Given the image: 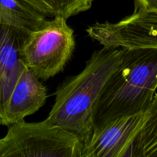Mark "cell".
I'll list each match as a JSON object with an SVG mask.
<instances>
[{
    "label": "cell",
    "instance_id": "cell-1",
    "mask_svg": "<svg viewBox=\"0 0 157 157\" xmlns=\"http://www.w3.org/2000/svg\"><path fill=\"white\" fill-rule=\"evenodd\" d=\"M123 48H106L95 51L78 75L69 77L57 87L55 101L47 119L72 132L83 143L94 129V115L102 90L117 68Z\"/></svg>",
    "mask_w": 157,
    "mask_h": 157
},
{
    "label": "cell",
    "instance_id": "cell-2",
    "mask_svg": "<svg viewBox=\"0 0 157 157\" xmlns=\"http://www.w3.org/2000/svg\"><path fill=\"white\" fill-rule=\"evenodd\" d=\"M157 90V49L123 48L119 64L103 87L94 128L115 118L146 111Z\"/></svg>",
    "mask_w": 157,
    "mask_h": 157
},
{
    "label": "cell",
    "instance_id": "cell-3",
    "mask_svg": "<svg viewBox=\"0 0 157 157\" xmlns=\"http://www.w3.org/2000/svg\"><path fill=\"white\" fill-rule=\"evenodd\" d=\"M83 142L72 132L46 118L8 126L0 138V157H81Z\"/></svg>",
    "mask_w": 157,
    "mask_h": 157
},
{
    "label": "cell",
    "instance_id": "cell-4",
    "mask_svg": "<svg viewBox=\"0 0 157 157\" xmlns=\"http://www.w3.org/2000/svg\"><path fill=\"white\" fill-rule=\"evenodd\" d=\"M67 19L57 15L31 31L22 48L24 64L40 80L62 71L75 49L73 29Z\"/></svg>",
    "mask_w": 157,
    "mask_h": 157
},
{
    "label": "cell",
    "instance_id": "cell-5",
    "mask_svg": "<svg viewBox=\"0 0 157 157\" xmlns=\"http://www.w3.org/2000/svg\"><path fill=\"white\" fill-rule=\"evenodd\" d=\"M86 33L106 48L157 49V11H134L115 22H96Z\"/></svg>",
    "mask_w": 157,
    "mask_h": 157
},
{
    "label": "cell",
    "instance_id": "cell-6",
    "mask_svg": "<svg viewBox=\"0 0 157 157\" xmlns=\"http://www.w3.org/2000/svg\"><path fill=\"white\" fill-rule=\"evenodd\" d=\"M146 117V111L115 118L93 129L81 157H127Z\"/></svg>",
    "mask_w": 157,
    "mask_h": 157
},
{
    "label": "cell",
    "instance_id": "cell-7",
    "mask_svg": "<svg viewBox=\"0 0 157 157\" xmlns=\"http://www.w3.org/2000/svg\"><path fill=\"white\" fill-rule=\"evenodd\" d=\"M31 31L0 24V125H5V111L12 90L26 67L22 48Z\"/></svg>",
    "mask_w": 157,
    "mask_h": 157
},
{
    "label": "cell",
    "instance_id": "cell-8",
    "mask_svg": "<svg viewBox=\"0 0 157 157\" xmlns=\"http://www.w3.org/2000/svg\"><path fill=\"white\" fill-rule=\"evenodd\" d=\"M48 98L46 87L25 67L17 80L5 111V125L24 121L44 106Z\"/></svg>",
    "mask_w": 157,
    "mask_h": 157
},
{
    "label": "cell",
    "instance_id": "cell-9",
    "mask_svg": "<svg viewBox=\"0 0 157 157\" xmlns=\"http://www.w3.org/2000/svg\"><path fill=\"white\" fill-rule=\"evenodd\" d=\"M46 17L21 0H0V24L29 31L41 27Z\"/></svg>",
    "mask_w": 157,
    "mask_h": 157
},
{
    "label": "cell",
    "instance_id": "cell-10",
    "mask_svg": "<svg viewBox=\"0 0 157 157\" xmlns=\"http://www.w3.org/2000/svg\"><path fill=\"white\" fill-rule=\"evenodd\" d=\"M127 157H157V92L141 130L132 142Z\"/></svg>",
    "mask_w": 157,
    "mask_h": 157
},
{
    "label": "cell",
    "instance_id": "cell-11",
    "mask_svg": "<svg viewBox=\"0 0 157 157\" xmlns=\"http://www.w3.org/2000/svg\"><path fill=\"white\" fill-rule=\"evenodd\" d=\"M45 17L61 15L60 0H21Z\"/></svg>",
    "mask_w": 157,
    "mask_h": 157
},
{
    "label": "cell",
    "instance_id": "cell-12",
    "mask_svg": "<svg viewBox=\"0 0 157 157\" xmlns=\"http://www.w3.org/2000/svg\"><path fill=\"white\" fill-rule=\"evenodd\" d=\"M93 0H60L61 15L66 19L89 10Z\"/></svg>",
    "mask_w": 157,
    "mask_h": 157
},
{
    "label": "cell",
    "instance_id": "cell-13",
    "mask_svg": "<svg viewBox=\"0 0 157 157\" xmlns=\"http://www.w3.org/2000/svg\"><path fill=\"white\" fill-rule=\"evenodd\" d=\"M134 11H157V0H134Z\"/></svg>",
    "mask_w": 157,
    "mask_h": 157
}]
</instances>
